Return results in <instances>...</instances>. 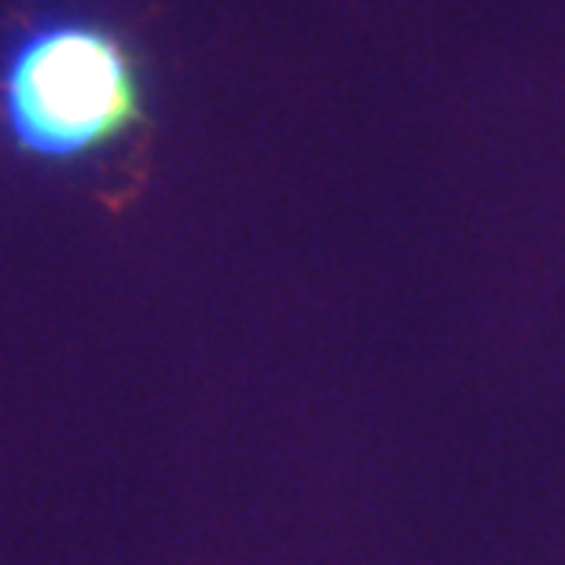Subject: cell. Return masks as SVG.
I'll list each match as a JSON object with an SVG mask.
<instances>
[{
    "label": "cell",
    "mask_w": 565,
    "mask_h": 565,
    "mask_svg": "<svg viewBox=\"0 0 565 565\" xmlns=\"http://www.w3.org/2000/svg\"><path fill=\"white\" fill-rule=\"evenodd\" d=\"M0 115L22 154L71 162L121 140L143 118L140 71L110 30L49 22L11 49Z\"/></svg>",
    "instance_id": "cell-1"
}]
</instances>
